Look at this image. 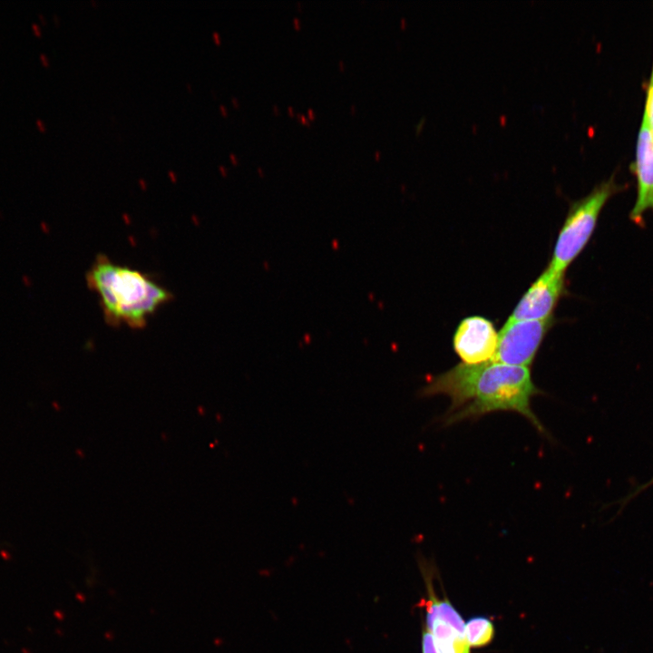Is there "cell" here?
<instances>
[{
    "mask_svg": "<svg viewBox=\"0 0 653 653\" xmlns=\"http://www.w3.org/2000/svg\"><path fill=\"white\" fill-rule=\"evenodd\" d=\"M542 394L529 367L492 360L476 365L460 363L431 378L419 392L421 397L443 395L451 399L440 420L444 426L509 411L522 415L541 434L548 436L531 407L532 398Z\"/></svg>",
    "mask_w": 653,
    "mask_h": 653,
    "instance_id": "cell-1",
    "label": "cell"
},
{
    "mask_svg": "<svg viewBox=\"0 0 653 653\" xmlns=\"http://www.w3.org/2000/svg\"><path fill=\"white\" fill-rule=\"evenodd\" d=\"M90 290L99 297L105 322L113 327L144 328L149 318L172 300V293L151 276L98 254L86 273Z\"/></svg>",
    "mask_w": 653,
    "mask_h": 653,
    "instance_id": "cell-2",
    "label": "cell"
},
{
    "mask_svg": "<svg viewBox=\"0 0 653 653\" xmlns=\"http://www.w3.org/2000/svg\"><path fill=\"white\" fill-rule=\"evenodd\" d=\"M623 190L614 176L596 185L583 198L572 201L560 230L548 268L556 274L565 275L568 267L588 244L597 225L600 211L607 201Z\"/></svg>",
    "mask_w": 653,
    "mask_h": 653,
    "instance_id": "cell-3",
    "label": "cell"
},
{
    "mask_svg": "<svg viewBox=\"0 0 653 653\" xmlns=\"http://www.w3.org/2000/svg\"><path fill=\"white\" fill-rule=\"evenodd\" d=\"M555 319L506 321L498 334L497 348L492 361L529 367Z\"/></svg>",
    "mask_w": 653,
    "mask_h": 653,
    "instance_id": "cell-4",
    "label": "cell"
},
{
    "mask_svg": "<svg viewBox=\"0 0 653 653\" xmlns=\"http://www.w3.org/2000/svg\"><path fill=\"white\" fill-rule=\"evenodd\" d=\"M497 343L498 333L493 324L481 316L463 318L453 338L455 353L462 363L468 365L491 361L494 356Z\"/></svg>",
    "mask_w": 653,
    "mask_h": 653,
    "instance_id": "cell-5",
    "label": "cell"
},
{
    "mask_svg": "<svg viewBox=\"0 0 653 653\" xmlns=\"http://www.w3.org/2000/svg\"><path fill=\"white\" fill-rule=\"evenodd\" d=\"M565 294V275H559L548 267L521 297L507 321L544 320Z\"/></svg>",
    "mask_w": 653,
    "mask_h": 653,
    "instance_id": "cell-6",
    "label": "cell"
},
{
    "mask_svg": "<svg viewBox=\"0 0 653 653\" xmlns=\"http://www.w3.org/2000/svg\"><path fill=\"white\" fill-rule=\"evenodd\" d=\"M632 171L637 178V197L630 219L639 223L643 214L653 210V131L643 112L636 143Z\"/></svg>",
    "mask_w": 653,
    "mask_h": 653,
    "instance_id": "cell-7",
    "label": "cell"
},
{
    "mask_svg": "<svg viewBox=\"0 0 653 653\" xmlns=\"http://www.w3.org/2000/svg\"><path fill=\"white\" fill-rule=\"evenodd\" d=\"M427 629L434 637L439 653H470L465 634L440 619H435Z\"/></svg>",
    "mask_w": 653,
    "mask_h": 653,
    "instance_id": "cell-8",
    "label": "cell"
},
{
    "mask_svg": "<svg viewBox=\"0 0 653 653\" xmlns=\"http://www.w3.org/2000/svg\"><path fill=\"white\" fill-rule=\"evenodd\" d=\"M494 627L486 617H473L465 623V637L470 648L488 645L493 638Z\"/></svg>",
    "mask_w": 653,
    "mask_h": 653,
    "instance_id": "cell-9",
    "label": "cell"
},
{
    "mask_svg": "<svg viewBox=\"0 0 653 653\" xmlns=\"http://www.w3.org/2000/svg\"><path fill=\"white\" fill-rule=\"evenodd\" d=\"M437 617L459 632L465 634V623L448 599H437Z\"/></svg>",
    "mask_w": 653,
    "mask_h": 653,
    "instance_id": "cell-10",
    "label": "cell"
},
{
    "mask_svg": "<svg viewBox=\"0 0 653 653\" xmlns=\"http://www.w3.org/2000/svg\"><path fill=\"white\" fill-rule=\"evenodd\" d=\"M643 112L646 114L648 124L653 131V63L650 77L647 87V94Z\"/></svg>",
    "mask_w": 653,
    "mask_h": 653,
    "instance_id": "cell-11",
    "label": "cell"
},
{
    "mask_svg": "<svg viewBox=\"0 0 653 653\" xmlns=\"http://www.w3.org/2000/svg\"><path fill=\"white\" fill-rule=\"evenodd\" d=\"M422 651L423 653H439L434 637L425 625L423 627L422 633Z\"/></svg>",
    "mask_w": 653,
    "mask_h": 653,
    "instance_id": "cell-12",
    "label": "cell"
},
{
    "mask_svg": "<svg viewBox=\"0 0 653 653\" xmlns=\"http://www.w3.org/2000/svg\"><path fill=\"white\" fill-rule=\"evenodd\" d=\"M652 485H653V477L650 478V479H649L648 482H646L644 484L638 486L634 492H632V493H630V494L628 496V498L626 499L625 502H628V501L633 499L634 497L638 496V494H640L642 492H644V491L647 490L648 488L651 487Z\"/></svg>",
    "mask_w": 653,
    "mask_h": 653,
    "instance_id": "cell-13",
    "label": "cell"
},
{
    "mask_svg": "<svg viewBox=\"0 0 653 653\" xmlns=\"http://www.w3.org/2000/svg\"><path fill=\"white\" fill-rule=\"evenodd\" d=\"M31 29L35 36L40 37L42 35L41 26L36 22L31 24Z\"/></svg>",
    "mask_w": 653,
    "mask_h": 653,
    "instance_id": "cell-14",
    "label": "cell"
},
{
    "mask_svg": "<svg viewBox=\"0 0 653 653\" xmlns=\"http://www.w3.org/2000/svg\"><path fill=\"white\" fill-rule=\"evenodd\" d=\"M39 60L44 67H48L50 65V60L44 53L39 54Z\"/></svg>",
    "mask_w": 653,
    "mask_h": 653,
    "instance_id": "cell-15",
    "label": "cell"
},
{
    "mask_svg": "<svg viewBox=\"0 0 653 653\" xmlns=\"http://www.w3.org/2000/svg\"><path fill=\"white\" fill-rule=\"evenodd\" d=\"M35 126L41 132H44L46 131V125H45L44 122L41 119L35 120Z\"/></svg>",
    "mask_w": 653,
    "mask_h": 653,
    "instance_id": "cell-16",
    "label": "cell"
},
{
    "mask_svg": "<svg viewBox=\"0 0 653 653\" xmlns=\"http://www.w3.org/2000/svg\"><path fill=\"white\" fill-rule=\"evenodd\" d=\"M211 37H212V40L215 42L216 44H221V38H220V34H219V32L214 31V32L211 34Z\"/></svg>",
    "mask_w": 653,
    "mask_h": 653,
    "instance_id": "cell-17",
    "label": "cell"
},
{
    "mask_svg": "<svg viewBox=\"0 0 653 653\" xmlns=\"http://www.w3.org/2000/svg\"><path fill=\"white\" fill-rule=\"evenodd\" d=\"M297 118L300 122H302L303 123H305V124H307V125H308V126L310 125V122L307 119V117H306L304 114L297 113Z\"/></svg>",
    "mask_w": 653,
    "mask_h": 653,
    "instance_id": "cell-18",
    "label": "cell"
},
{
    "mask_svg": "<svg viewBox=\"0 0 653 653\" xmlns=\"http://www.w3.org/2000/svg\"><path fill=\"white\" fill-rule=\"evenodd\" d=\"M292 23H293L294 26H295L297 29H300V27H301V22H300V20H299L297 17H294L293 20H292Z\"/></svg>",
    "mask_w": 653,
    "mask_h": 653,
    "instance_id": "cell-19",
    "label": "cell"
},
{
    "mask_svg": "<svg viewBox=\"0 0 653 653\" xmlns=\"http://www.w3.org/2000/svg\"><path fill=\"white\" fill-rule=\"evenodd\" d=\"M229 156L233 164L236 165L239 163V159L237 158V156L234 153L230 152Z\"/></svg>",
    "mask_w": 653,
    "mask_h": 653,
    "instance_id": "cell-20",
    "label": "cell"
},
{
    "mask_svg": "<svg viewBox=\"0 0 653 653\" xmlns=\"http://www.w3.org/2000/svg\"><path fill=\"white\" fill-rule=\"evenodd\" d=\"M219 108V112H221V114H222L223 116H227V115H228V110H227V108H226L225 105L220 104Z\"/></svg>",
    "mask_w": 653,
    "mask_h": 653,
    "instance_id": "cell-21",
    "label": "cell"
},
{
    "mask_svg": "<svg viewBox=\"0 0 653 653\" xmlns=\"http://www.w3.org/2000/svg\"><path fill=\"white\" fill-rule=\"evenodd\" d=\"M231 102H232V104H233V106H234L235 108H238V107L239 106V100H238L236 97L232 96V97H231Z\"/></svg>",
    "mask_w": 653,
    "mask_h": 653,
    "instance_id": "cell-22",
    "label": "cell"
},
{
    "mask_svg": "<svg viewBox=\"0 0 653 653\" xmlns=\"http://www.w3.org/2000/svg\"><path fill=\"white\" fill-rule=\"evenodd\" d=\"M307 115L309 116L310 119H315V117H316V114L311 108L307 109Z\"/></svg>",
    "mask_w": 653,
    "mask_h": 653,
    "instance_id": "cell-23",
    "label": "cell"
},
{
    "mask_svg": "<svg viewBox=\"0 0 653 653\" xmlns=\"http://www.w3.org/2000/svg\"><path fill=\"white\" fill-rule=\"evenodd\" d=\"M38 18L42 22V24H46V18H45L44 15H43L42 13H39Z\"/></svg>",
    "mask_w": 653,
    "mask_h": 653,
    "instance_id": "cell-24",
    "label": "cell"
},
{
    "mask_svg": "<svg viewBox=\"0 0 653 653\" xmlns=\"http://www.w3.org/2000/svg\"><path fill=\"white\" fill-rule=\"evenodd\" d=\"M53 19H54V24H55L56 25L60 24V17H59V15H56V14H54V15H53Z\"/></svg>",
    "mask_w": 653,
    "mask_h": 653,
    "instance_id": "cell-25",
    "label": "cell"
},
{
    "mask_svg": "<svg viewBox=\"0 0 653 653\" xmlns=\"http://www.w3.org/2000/svg\"><path fill=\"white\" fill-rule=\"evenodd\" d=\"M219 171L222 173V175H226V174H227V169H226L223 165H219Z\"/></svg>",
    "mask_w": 653,
    "mask_h": 653,
    "instance_id": "cell-26",
    "label": "cell"
},
{
    "mask_svg": "<svg viewBox=\"0 0 653 653\" xmlns=\"http://www.w3.org/2000/svg\"><path fill=\"white\" fill-rule=\"evenodd\" d=\"M168 175L172 179V180H176V174L174 171H169Z\"/></svg>",
    "mask_w": 653,
    "mask_h": 653,
    "instance_id": "cell-27",
    "label": "cell"
},
{
    "mask_svg": "<svg viewBox=\"0 0 653 653\" xmlns=\"http://www.w3.org/2000/svg\"><path fill=\"white\" fill-rule=\"evenodd\" d=\"M288 112L291 115H294V114H295L293 108L290 107V106L288 107Z\"/></svg>",
    "mask_w": 653,
    "mask_h": 653,
    "instance_id": "cell-28",
    "label": "cell"
},
{
    "mask_svg": "<svg viewBox=\"0 0 653 653\" xmlns=\"http://www.w3.org/2000/svg\"><path fill=\"white\" fill-rule=\"evenodd\" d=\"M273 110H274V112H275L276 113H279V110H278V107L277 105H275V104L273 105Z\"/></svg>",
    "mask_w": 653,
    "mask_h": 653,
    "instance_id": "cell-29",
    "label": "cell"
},
{
    "mask_svg": "<svg viewBox=\"0 0 653 653\" xmlns=\"http://www.w3.org/2000/svg\"><path fill=\"white\" fill-rule=\"evenodd\" d=\"M338 65H339V67H340L342 70H344V67H345V66H344V62H343V61H339V62H338Z\"/></svg>",
    "mask_w": 653,
    "mask_h": 653,
    "instance_id": "cell-30",
    "label": "cell"
},
{
    "mask_svg": "<svg viewBox=\"0 0 653 653\" xmlns=\"http://www.w3.org/2000/svg\"><path fill=\"white\" fill-rule=\"evenodd\" d=\"M380 154H381V152H380L379 151H376L375 152V157L376 159H379V158H380Z\"/></svg>",
    "mask_w": 653,
    "mask_h": 653,
    "instance_id": "cell-31",
    "label": "cell"
},
{
    "mask_svg": "<svg viewBox=\"0 0 653 653\" xmlns=\"http://www.w3.org/2000/svg\"><path fill=\"white\" fill-rule=\"evenodd\" d=\"M186 87L188 90H190V92L192 91L190 83H186Z\"/></svg>",
    "mask_w": 653,
    "mask_h": 653,
    "instance_id": "cell-32",
    "label": "cell"
},
{
    "mask_svg": "<svg viewBox=\"0 0 653 653\" xmlns=\"http://www.w3.org/2000/svg\"><path fill=\"white\" fill-rule=\"evenodd\" d=\"M355 110H356V106H355V105H351V112H354Z\"/></svg>",
    "mask_w": 653,
    "mask_h": 653,
    "instance_id": "cell-33",
    "label": "cell"
},
{
    "mask_svg": "<svg viewBox=\"0 0 653 653\" xmlns=\"http://www.w3.org/2000/svg\"><path fill=\"white\" fill-rule=\"evenodd\" d=\"M258 171L259 173H261V174L263 173V171H262V169H261L260 167L258 168Z\"/></svg>",
    "mask_w": 653,
    "mask_h": 653,
    "instance_id": "cell-34",
    "label": "cell"
},
{
    "mask_svg": "<svg viewBox=\"0 0 653 653\" xmlns=\"http://www.w3.org/2000/svg\"><path fill=\"white\" fill-rule=\"evenodd\" d=\"M91 3H92L93 5H97L96 1H94V0H91Z\"/></svg>",
    "mask_w": 653,
    "mask_h": 653,
    "instance_id": "cell-35",
    "label": "cell"
}]
</instances>
